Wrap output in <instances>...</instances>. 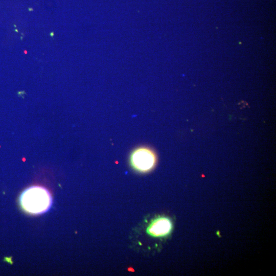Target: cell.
Masks as SVG:
<instances>
[{
	"mask_svg": "<svg viewBox=\"0 0 276 276\" xmlns=\"http://www.w3.org/2000/svg\"><path fill=\"white\" fill-rule=\"evenodd\" d=\"M157 162L156 153L147 147L137 148L130 155V165L136 171L141 173H146L152 170Z\"/></svg>",
	"mask_w": 276,
	"mask_h": 276,
	"instance_id": "7a4b0ae2",
	"label": "cell"
},
{
	"mask_svg": "<svg viewBox=\"0 0 276 276\" xmlns=\"http://www.w3.org/2000/svg\"><path fill=\"white\" fill-rule=\"evenodd\" d=\"M16 31L17 32H18V31H17V30H16Z\"/></svg>",
	"mask_w": 276,
	"mask_h": 276,
	"instance_id": "5b68a950",
	"label": "cell"
},
{
	"mask_svg": "<svg viewBox=\"0 0 276 276\" xmlns=\"http://www.w3.org/2000/svg\"><path fill=\"white\" fill-rule=\"evenodd\" d=\"M172 223L169 218L161 216L152 222L146 229L147 233L153 237H164L172 230Z\"/></svg>",
	"mask_w": 276,
	"mask_h": 276,
	"instance_id": "3957f363",
	"label": "cell"
},
{
	"mask_svg": "<svg viewBox=\"0 0 276 276\" xmlns=\"http://www.w3.org/2000/svg\"><path fill=\"white\" fill-rule=\"evenodd\" d=\"M54 35V32H51L50 33V36L53 38V36Z\"/></svg>",
	"mask_w": 276,
	"mask_h": 276,
	"instance_id": "277c9868",
	"label": "cell"
},
{
	"mask_svg": "<svg viewBox=\"0 0 276 276\" xmlns=\"http://www.w3.org/2000/svg\"><path fill=\"white\" fill-rule=\"evenodd\" d=\"M19 200L21 209L34 215L47 212L52 203L51 195L47 189L42 186H31L25 190Z\"/></svg>",
	"mask_w": 276,
	"mask_h": 276,
	"instance_id": "6da1fadb",
	"label": "cell"
}]
</instances>
